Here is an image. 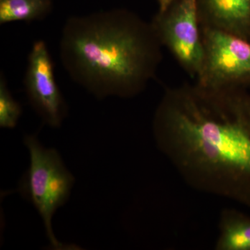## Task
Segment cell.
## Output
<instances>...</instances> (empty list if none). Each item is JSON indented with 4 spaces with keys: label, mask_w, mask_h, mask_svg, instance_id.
I'll return each mask as SVG.
<instances>
[{
    "label": "cell",
    "mask_w": 250,
    "mask_h": 250,
    "mask_svg": "<svg viewBox=\"0 0 250 250\" xmlns=\"http://www.w3.org/2000/svg\"><path fill=\"white\" fill-rule=\"evenodd\" d=\"M174 0H158L159 2V13H163L170 7Z\"/></svg>",
    "instance_id": "cell-11"
},
{
    "label": "cell",
    "mask_w": 250,
    "mask_h": 250,
    "mask_svg": "<svg viewBox=\"0 0 250 250\" xmlns=\"http://www.w3.org/2000/svg\"><path fill=\"white\" fill-rule=\"evenodd\" d=\"M24 143L29 150L30 165L20 182L18 192L34 205L41 215L52 249L80 250L61 243L54 235L52 220L56 210L70 197L75 177L53 148H46L36 135H26Z\"/></svg>",
    "instance_id": "cell-3"
},
{
    "label": "cell",
    "mask_w": 250,
    "mask_h": 250,
    "mask_svg": "<svg viewBox=\"0 0 250 250\" xmlns=\"http://www.w3.org/2000/svg\"><path fill=\"white\" fill-rule=\"evenodd\" d=\"M24 85L29 103L44 123L60 127L67 107L56 82L54 62L43 41H36L31 47Z\"/></svg>",
    "instance_id": "cell-6"
},
{
    "label": "cell",
    "mask_w": 250,
    "mask_h": 250,
    "mask_svg": "<svg viewBox=\"0 0 250 250\" xmlns=\"http://www.w3.org/2000/svg\"><path fill=\"white\" fill-rule=\"evenodd\" d=\"M204 60L196 83L209 89L250 88V41L201 27Z\"/></svg>",
    "instance_id": "cell-4"
},
{
    "label": "cell",
    "mask_w": 250,
    "mask_h": 250,
    "mask_svg": "<svg viewBox=\"0 0 250 250\" xmlns=\"http://www.w3.org/2000/svg\"><path fill=\"white\" fill-rule=\"evenodd\" d=\"M51 9V0H0V24L41 20Z\"/></svg>",
    "instance_id": "cell-9"
},
{
    "label": "cell",
    "mask_w": 250,
    "mask_h": 250,
    "mask_svg": "<svg viewBox=\"0 0 250 250\" xmlns=\"http://www.w3.org/2000/svg\"><path fill=\"white\" fill-rule=\"evenodd\" d=\"M217 250H250V215L233 208L221 212Z\"/></svg>",
    "instance_id": "cell-8"
},
{
    "label": "cell",
    "mask_w": 250,
    "mask_h": 250,
    "mask_svg": "<svg viewBox=\"0 0 250 250\" xmlns=\"http://www.w3.org/2000/svg\"><path fill=\"white\" fill-rule=\"evenodd\" d=\"M22 110L8 88L2 73L0 76V126L6 129L16 127L22 115Z\"/></svg>",
    "instance_id": "cell-10"
},
{
    "label": "cell",
    "mask_w": 250,
    "mask_h": 250,
    "mask_svg": "<svg viewBox=\"0 0 250 250\" xmlns=\"http://www.w3.org/2000/svg\"><path fill=\"white\" fill-rule=\"evenodd\" d=\"M162 47L152 22L115 9L68 18L59 55L70 78L95 98H131L155 77Z\"/></svg>",
    "instance_id": "cell-2"
},
{
    "label": "cell",
    "mask_w": 250,
    "mask_h": 250,
    "mask_svg": "<svg viewBox=\"0 0 250 250\" xmlns=\"http://www.w3.org/2000/svg\"><path fill=\"white\" fill-rule=\"evenodd\" d=\"M153 27L161 45L181 67L196 79L204 60V45L197 0H174L166 11L153 18Z\"/></svg>",
    "instance_id": "cell-5"
},
{
    "label": "cell",
    "mask_w": 250,
    "mask_h": 250,
    "mask_svg": "<svg viewBox=\"0 0 250 250\" xmlns=\"http://www.w3.org/2000/svg\"><path fill=\"white\" fill-rule=\"evenodd\" d=\"M159 150L192 188L250 209V93L184 83L167 88L153 118Z\"/></svg>",
    "instance_id": "cell-1"
},
{
    "label": "cell",
    "mask_w": 250,
    "mask_h": 250,
    "mask_svg": "<svg viewBox=\"0 0 250 250\" xmlns=\"http://www.w3.org/2000/svg\"><path fill=\"white\" fill-rule=\"evenodd\" d=\"M201 27L250 41V0H197Z\"/></svg>",
    "instance_id": "cell-7"
}]
</instances>
